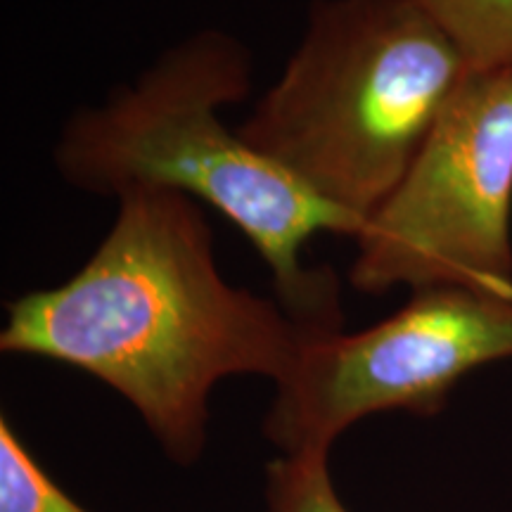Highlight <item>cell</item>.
I'll return each mask as SVG.
<instances>
[{"label": "cell", "instance_id": "5b68a950", "mask_svg": "<svg viewBox=\"0 0 512 512\" xmlns=\"http://www.w3.org/2000/svg\"><path fill=\"white\" fill-rule=\"evenodd\" d=\"M512 361V297L430 287L358 332L306 337L261 432L278 453L330 451L363 418H434L477 368Z\"/></svg>", "mask_w": 512, "mask_h": 512}, {"label": "cell", "instance_id": "8992f818", "mask_svg": "<svg viewBox=\"0 0 512 512\" xmlns=\"http://www.w3.org/2000/svg\"><path fill=\"white\" fill-rule=\"evenodd\" d=\"M451 36L470 69L512 67V0H415Z\"/></svg>", "mask_w": 512, "mask_h": 512}, {"label": "cell", "instance_id": "52a82bcc", "mask_svg": "<svg viewBox=\"0 0 512 512\" xmlns=\"http://www.w3.org/2000/svg\"><path fill=\"white\" fill-rule=\"evenodd\" d=\"M0 512H91L48 475L8 415L0 418Z\"/></svg>", "mask_w": 512, "mask_h": 512}, {"label": "cell", "instance_id": "3957f363", "mask_svg": "<svg viewBox=\"0 0 512 512\" xmlns=\"http://www.w3.org/2000/svg\"><path fill=\"white\" fill-rule=\"evenodd\" d=\"M470 72L415 0H320L280 79L238 131L361 230Z\"/></svg>", "mask_w": 512, "mask_h": 512}, {"label": "cell", "instance_id": "6da1fadb", "mask_svg": "<svg viewBox=\"0 0 512 512\" xmlns=\"http://www.w3.org/2000/svg\"><path fill=\"white\" fill-rule=\"evenodd\" d=\"M117 200L110 233L72 278L8 302L0 351L107 384L164 456L190 467L207 448L216 384L238 375L283 382L311 332L278 299L223 278L200 202L157 188Z\"/></svg>", "mask_w": 512, "mask_h": 512}, {"label": "cell", "instance_id": "ba28073f", "mask_svg": "<svg viewBox=\"0 0 512 512\" xmlns=\"http://www.w3.org/2000/svg\"><path fill=\"white\" fill-rule=\"evenodd\" d=\"M264 472L266 512H351L332 482L330 451L278 453Z\"/></svg>", "mask_w": 512, "mask_h": 512}, {"label": "cell", "instance_id": "7a4b0ae2", "mask_svg": "<svg viewBox=\"0 0 512 512\" xmlns=\"http://www.w3.org/2000/svg\"><path fill=\"white\" fill-rule=\"evenodd\" d=\"M249 91L247 48L221 31H200L100 107L76 112L57 143V169L69 185L98 195L157 188L209 204L252 242L275 299L306 332L344 330L335 271L309 268L302 249L316 233L356 238L358 223L221 119L223 107Z\"/></svg>", "mask_w": 512, "mask_h": 512}, {"label": "cell", "instance_id": "277c9868", "mask_svg": "<svg viewBox=\"0 0 512 512\" xmlns=\"http://www.w3.org/2000/svg\"><path fill=\"white\" fill-rule=\"evenodd\" d=\"M512 67L472 69L392 195L356 235L358 292L512 297Z\"/></svg>", "mask_w": 512, "mask_h": 512}]
</instances>
